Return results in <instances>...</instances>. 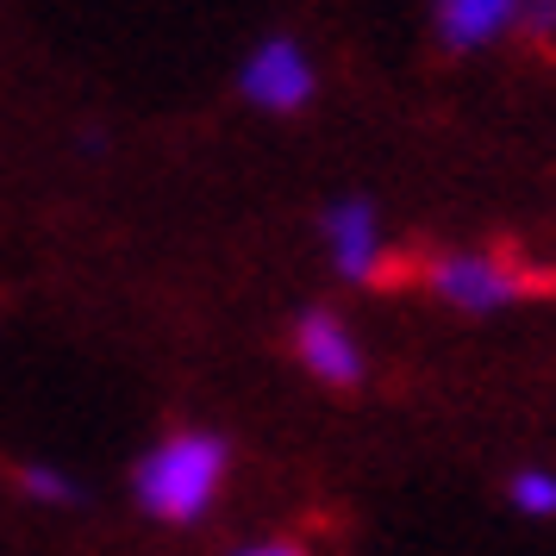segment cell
Segmentation results:
<instances>
[{
	"mask_svg": "<svg viewBox=\"0 0 556 556\" xmlns=\"http://www.w3.org/2000/svg\"><path fill=\"white\" fill-rule=\"evenodd\" d=\"M226 463H231L226 438H213V431H169L138 463V501H144V513L169 519V526H194L213 506V494H219Z\"/></svg>",
	"mask_w": 556,
	"mask_h": 556,
	"instance_id": "obj_1",
	"label": "cell"
},
{
	"mask_svg": "<svg viewBox=\"0 0 556 556\" xmlns=\"http://www.w3.org/2000/svg\"><path fill=\"white\" fill-rule=\"evenodd\" d=\"M419 288L444 294L463 313H494L506 301L556 294V269H531L513 251H451V256H419Z\"/></svg>",
	"mask_w": 556,
	"mask_h": 556,
	"instance_id": "obj_2",
	"label": "cell"
},
{
	"mask_svg": "<svg viewBox=\"0 0 556 556\" xmlns=\"http://www.w3.org/2000/svg\"><path fill=\"white\" fill-rule=\"evenodd\" d=\"M244 101H256L263 113H301L313 101V63L294 38H269V45H256L251 63H244Z\"/></svg>",
	"mask_w": 556,
	"mask_h": 556,
	"instance_id": "obj_3",
	"label": "cell"
},
{
	"mask_svg": "<svg viewBox=\"0 0 556 556\" xmlns=\"http://www.w3.org/2000/svg\"><path fill=\"white\" fill-rule=\"evenodd\" d=\"M294 356H301L319 381H331V388H356V381H363V351H356V338L344 331V319L326 313V306L301 313V326H294Z\"/></svg>",
	"mask_w": 556,
	"mask_h": 556,
	"instance_id": "obj_4",
	"label": "cell"
},
{
	"mask_svg": "<svg viewBox=\"0 0 556 556\" xmlns=\"http://www.w3.org/2000/svg\"><path fill=\"white\" fill-rule=\"evenodd\" d=\"M506 26H526V0H438V45L476 51Z\"/></svg>",
	"mask_w": 556,
	"mask_h": 556,
	"instance_id": "obj_5",
	"label": "cell"
},
{
	"mask_svg": "<svg viewBox=\"0 0 556 556\" xmlns=\"http://www.w3.org/2000/svg\"><path fill=\"white\" fill-rule=\"evenodd\" d=\"M326 244H331V263H338L351 281L369 288V276H376V263H381L376 213H369V201H338V206H331V213H326Z\"/></svg>",
	"mask_w": 556,
	"mask_h": 556,
	"instance_id": "obj_6",
	"label": "cell"
},
{
	"mask_svg": "<svg viewBox=\"0 0 556 556\" xmlns=\"http://www.w3.org/2000/svg\"><path fill=\"white\" fill-rule=\"evenodd\" d=\"M20 476V488H26L31 501H51V506H81V488L70 476H56V469H45V463H20L13 469Z\"/></svg>",
	"mask_w": 556,
	"mask_h": 556,
	"instance_id": "obj_7",
	"label": "cell"
},
{
	"mask_svg": "<svg viewBox=\"0 0 556 556\" xmlns=\"http://www.w3.org/2000/svg\"><path fill=\"white\" fill-rule=\"evenodd\" d=\"M506 494H513V506H519V513H556V476L526 469V476L506 481Z\"/></svg>",
	"mask_w": 556,
	"mask_h": 556,
	"instance_id": "obj_8",
	"label": "cell"
},
{
	"mask_svg": "<svg viewBox=\"0 0 556 556\" xmlns=\"http://www.w3.org/2000/svg\"><path fill=\"white\" fill-rule=\"evenodd\" d=\"M556 26V0H526V31L531 38H544Z\"/></svg>",
	"mask_w": 556,
	"mask_h": 556,
	"instance_id": "obj_9",
	"label": "cell"
},
{
	"mask_svg": "<svg viewBox=\"0 0 556 556\" xmlns=\"http://www.w3.org/2000/svg\"><path fill=\"white\" fill-rule=\"evenodd\" d=\"M238 556H306L294 538H276V544H251V551H238Z\"/></svg>",
	"mask_w": 556,
	"mask_h": 556,
	"instance_id": "obj_10",
	"label": "cell"
}]
</instances>
